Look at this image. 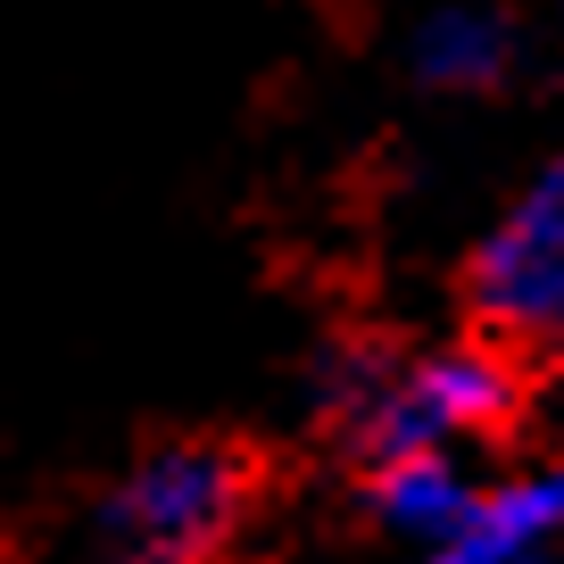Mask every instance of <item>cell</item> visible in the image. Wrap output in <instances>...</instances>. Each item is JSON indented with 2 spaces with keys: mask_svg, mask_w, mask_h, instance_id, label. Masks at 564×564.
Here are the masks:
<instances>
[{
  "mask_svg": "<svg viewBox=\"0 0 564 564\" xmlns=\"http://www.w3.org/2000/svg\"><path fill=\"white\" fill-rule=\"evenodd\" d=\"M423 564H564V556H540V547H498V540H481V531H465L457 547H441V556H423Z\"/></svg>",
  "mask_w": 564,
  "mask_h": 564,
  "instance_id": "obj_7",
  "label": "cell"
},
{
  "mask_svg": "<svg viewBox=\"0 0 564 564\" xmlns=\"http://www.w3.org/2000/svg\"><path fill=\"white\" fill-rule=\"evenodd\" d=\"M241 507H249L241 457L208 441H175V448H150L108 490L100 531L124 564H208L241 531Z\"/></svg>",
  "mask_w": 564,
  "mask_h": 564,
  "instance_id": "obj_2",
  "label": "cell"
},
{
  "mask_svg": "<svg viewBox=\"0 0 564 564\" xmlns=\"http://www.w3.org/2000/svg\"><path fill=\"white\" fill-rule=\"evenodd\" d=\"M406 67L432 91H490V84H507V67H514V25L498 18V9H481V0H441V9L406 34Z\"/></svg>",
  "mask_w": 564,
  "mask_h": 564,
  "instance_id": "obj_5",
  "label": "cell"
},
{
  "mask_svg": "<svg viewBox=\"0 0 564 564\" xmlns=\"http://www.w3.org/2000/svg\"><path fill=\"white\" fill-rule=\"evenodd\" d=\"M474 316L498 340L547 349L564 340V159H547L523 192L498 208L474 249Z\"/></svg>",
  "mask_w": 564,
  "mask_h": 564,
  "instance_id": "obj_3",
  "label": "cell"
},
{
  "mask_svg": "<svg viewBox=\"0 0 564 564\" xmlns=\"http://www.w3.org/2000/svg\"><path fill=\"white\" fill-rule=\"evenodd\" d=\"M481 540L498 547H540V556H564V465H514L481 490L474 514Z\"/></svg>",
  "mask_w": 564,
  "mask_h": 564,
  "instance_id": "obj_6",
  "label": "cell"
},
{
  "mask_svg": "<svg viewBox=\"0 0 564 564\" xmlns=\"http://www.w3.org/2000/svg\"><path fill=\"white\" fill-rule=\"evenodd\" d=\"M481 490L490 481L465 465V448H415V457H382L366 465V507L390 540L423 547V556H441L474 531L481 514Z\"/></svg>",
  "mask_w": 564,
  "mask_h": 564,
  "instance_id": "obj_4",
  "label": "cell"
},
{
  "mask_svg": "<svg viewBox=\"0 0 564 564\" xmlns=\"http://www.w3.org/2000/svg\"><path fill=\"white\" fill-rule=\"evenodd\" d=\"M507 415H514V373L490 340L373 357V366H349V382H340V423L366 448V465L415 457V448H474Z\"/></svg>",
  "mask_w": 564,
  "mask_h": 564,
  "instance_id": "obj_1",
  "label": "cell"
}]
</instances>
